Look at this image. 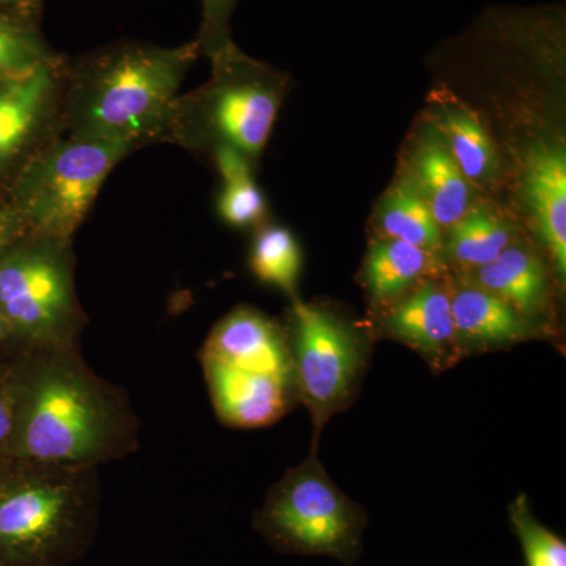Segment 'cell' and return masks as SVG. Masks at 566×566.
I'll use <instances>...</instances> for the list:
<instances>
[{"label":"cell","instance_id":"4","mask_svg":"<svg viewBox=\"0 0 566 566\" xmlns=\"http://www.w3.org/2000/svg\"><path fill=\"white\" fill-rule=\"evenodd\" d=\"M210 61V81L175 99L166 142L208 155L230 147L255 164L281 109L285 77L234 41Z\"/></svg>","mask_w":566,"mask_h":566},{"label":"cell","instance_id":"11","mask_svg":"<svg viewBox=\"0 0 566 566\" xmlns=\"http://www.w3.org/2000/svg\"><path fill=\"white\" fill-rule=\"evenodd\" d=\"M200 363L216 415L229 427H268L289 409L292 382L230 367L210 357L200 356Z\"/></svg>","mask_w":566,"mask_h":566},{"label":"cell","instance_id":"3","mask_svg":"<svg viewBox=\"0 0 566 566\" xmlns=\"http://www.w3.org/2000/svg\"><path fill=\"white\" fill-rule=\"evenodd\" d=\"M98 468L0 457V565L71 566L98 531Z\"/></svg>","mask_w":566,"mask_h":566},{"label":"cell","instance_id":"2","mask_svg":"<svg viewBox=\"0 0 566 566\" xmlns=\"http://www.w3.org/2000/svg\"><path fill=\"white\" fill-rule=\"evenodd\" d=\"M199 57L193 40L180 46L123 40L65 57L63 134L136 150L166 142L175 99Z\"/></svg>","mask_w":566,"mask_h":566},{"label":"cell","instance_id":"10","mask_svg":"<svg viewBox=\"0 0 566 566\" xmlns=\"http://www.w3.org/2000/svg\"><path fill=\"white\" fill-rule=\"evenodd\" d=\"M200 356L230 367L277 376L293 385L285 329L270 316L245 305L234 308L212 327Z\"/></svg>","mask_w":566,"mask_h":566},{"label":"cell","instance_id":"12","mask_svg":"<svg viewBox=\"0 0 566 566\" xmlns=\"http://www.w3.org/2000/svg\"><path fill=\"white\" fill-rule=\"evenodd\" d=\"M523 200L562 281L566 274V151L557 140L536 142L523 166Z\"/></svg>","mask_w":566,"mask_h":566},{"label":"cell","instance_id":"22","mask_svg":"<svg viewBox=\"0 0 566 566\" xmlns=\"http://www.w3.org/2000/svg\"><path fill=\"white\" fill-rule=\"evenodd\" d=\"M59 55L41 31L40 10L0 11V81Z\"/></svg>","mask_w":566,"mask_h":566},{"label":"cell","instance_id":"6","mask_svg":"<svg viewBox=\"0 0 566 566\" xmlns=\"http://www.w3.org/2000/svg\"><path fill=\"white\" fill-rule=\"evenodd\" d=\"M136 151L125 142L55 137L32 156L3 202L29 232L71 238L82 226L112 170Z\"/></svg>","mask_w":566,"mask_h":566},{"label":"cell","instance_id":"9","mask_svg":"<svg viewBox=\"0 0 566 566\" xmlns=\"http://www.w3.org/2000/svg\"><path fill=\"white\" fill-rule=\"evenodd\" d=\"M65 55L0 81V200L36 151L62 136Z\"/></svg>","mask_w":566,"mask_h":566},{"label":"cell","instance_id":"16","mask_svg":"<svg viewBox=\"0 0 566 566\" xmlns=\"http://www.w3.org/2000/svg\"><path fill=\"white\" fill-rule=\"evenodd\" d=\"M472 283L504 300L532 323L547 304V274L542 259L526 245L513 243L494 262L469 271Z\"/></svg>","mask_w":566,"mask_h":566},{"label":"cell","instance_id":"29","mask_svg":"<svg viewBox=\"0 0 566 566\" xmlns=\"http://www.w3.org/2000/svg\"><path fill=\"white\" fill-rule=\"evenodd\" d=\"M7 345H9V331H7L6 323H3V318L0 316V356L6 352Z\"/></svg>","mask_w":566,"mask_h":566},{"label":"cell","instance_id":"26","mask_svg":"<svg viewBox=\"0 0 566 566\" xmlns=\"http://www.w3.org/2000/svg\"><path fill=\"white\" fill-rule=\"evenodd\" d=\"M14 403L9 360L0 356V457L9 453L13 436Z\"/></svg>","mask_w":566,"mask_h":566},{"label":"cell","instance_id":"23","mask_svg":"<svg viewBox=\"0 0 566 566\" xmlns=\"http://www.w3.org/2000/svg\"><path fill=\"white\" fill-rule=\"evenodd\" d=\"M253 274L264 283L292 294L301 270V251L292 232L281 226H264L255 234L251 251Z\"/></svg>","mask_w":566,"mask_h":566},{"label":"cell","instance_id":"14","mask_svg":"<svg viewBox=\"0 0 566 566\" xmlns=\"http://www.w3.org/2000/svg\"><path fill=\"white\" fill-rule=\"evenodd\" d=\"M408 180L441 229H449L474 205V185L461 172L434 125L428 126L416 142Z\"/></svg>","mask_w":566,"mask_h":566},{"label":"cell","instance_id":"18","mask_svg":"<svg viewBox=\"0 0 566 566\" xmlns=\"http://www.w3.org/2000/svg\"><path fill=\"white\" fill-rule=\"evenodd\" d=\"M513 223L486 205L474 203L463 218L449 227L446 253L468 271L494 262L509 245L516 243Z\"/></svg>","mask_w":566,"mask_h":566},{"label":"cell","instance_id":"21","mask_svg":"<svg viewBox=\"0 0 566 566\" xmlns=\"http://www.w3.org/2000/svg\"><path fill=\"white\" fill-rule=\"evenodd\" d=\"M378 226L390 240L403 241L430 253L441 249V227L408 178L386 193L379 208Z\"/></svg>","mask_w":566,"mask_h":566},{"label":"cell","instance_id":"28","mask_svg":"<svg viewBox=\"0 0 566 566\" xmlns=\"http://www.w3.org/2000/svg\"><path fill=\"white\" fill-rule=\"evenodd\" d=\"M43 0H0V11L40 10Z\"/></svg>","mask_w":566,"mask_h":566},{"label":"cell","instance_id":"8","mask_svg":"<svg viewBox=\"0 0 566 566\" xmlns=\"http://www.w3.org/2000/svg\"><path fill=\"white\" fill-rule=\"evenodd\" d=\"M285 335L294 390L319 431L356 390L367 356L363 337L344 319L297 297Z\"/></svg>","mask_w":566,"mask_h":566},{"label":"cell","instance_id":"27","mask_svg":"<svg viewBox=\"0 0 566 566\" xmlns=\"http://www.w3.org/2000/svg\"><path fill=\"white\" fill-rule=\"evenodd\" d=\"M28 232L24 222L21 221L13 208L0 200V253Z\"/></svg>","mask_w":566,"mask_h":566},{"label":"cell","instance_id":"30","mask_svg":"<svg viewBox=\"0 0 566 566\" xmlns=\"http://www.w3.org/2000/svg\"><path fill=\"white\" fill-rule=\"evenodd\" d=\"M0 566H2V565H0Z\"/></svg>","mask_w":566,"mask_h":566},{"label":"cell","instance_id":"15","mask_svg":"<svg viewBox=\"0 0 566 566\" xmlns=\"http://www.w3.org/2000/svg\"><path fill=\"white\" fill-rule=\"evenodd\" d=\"M450 301L461 353L516 344L535 334L534 324L516 308L475 283H457Z\"/></svg>","mask_w":566,"mask_h":566},{"label":"cell","instance_id":"24","mask_svg":"<svg viewBox=\"0 0 566 566\" xmlns=\"http://www.w3.org/2000/svg\"><path fill=\"white\" fill-rule=\"evenodd\" d=\"M509 513L527 566H566L565 539L536 520L526 494L517 495L510 504Z\"/></svg>","mask_w":566,"mask_h":566},{"label":"cell","instance_id":"13","mask_svg":"<svg viewBox=\"0 0 566 566\" xmlns=\"http://www.w3.org/2000/svg\"><path fill=\"white\" fill-rule=\"evenodd\" d=\"M381 327L433 365L446 367L460 356L450 292L439 282H420L405 294L385 316Z\"/></svg>","mask_w":566,"mask_h":566},{"label":"cell","instance_id":"17","mask_svg":"<svg viewBox=\"0 0 566 566\" xmlns=\"http://www.w3.org/2000/svg\"><path fill=\"white\" fill-rule=\"evenodd\" d=\"M434 128L464 177L474 186L493 185L501 172L497 150L475 112L444 99L434 107Z\"/></svg>","mask_w":566,"mask_h":566},{"label":"cell","instance_id":"5","mask_svg":"<svg viewBox=\"0 0 566 566\" xmlns=\"http://www.w3.org/2000/svg\"><path fill=\"white\" fill-rule=\"evenodd\" d=\"M71 238L28 232L0 253V316L11 353L80 346L87 314L74 282Z\"/></svg>","mask_w":566,"mask_h":566},{"label":"cell","instance_id":"1","mask_svg":"<svg viewBox=\"0 0 566 566\" xmlns=\"http://www.w3.org/2000/svg\"><path fill=\"white\" fill-rule=\"evenodd\" d=\"M9 360L14 422L9 453L98 468L139 447L128 395L88 367L80 346L22 349Z\"/></svg>","mask_w":566,"mask_h":566},{"label":"cell","instance_id":"7","mask_svg":"<svg viewBox=\"0 0 566 566\" xmlns=\"http://www.w3.org/2000/svg\"><path fill=\"white\" fill-rule=\"evenodd\" d=\"M367 516L311 458L275 483L256 512L253 527L275 549L296 556H324L352 565L363 551Z\"/></svg>","mask_w":566,"mask_h":566},{"label":"cell","instance_id":"19","mask_svg":"<svg viewBox=\"0 0 566 566\" xmlns=\"http://www.w3.org/2000/svg\"><path fill=\"white\" fill-rule=\"evenodd\" d=\"M431 264V253L403 241H375L365 262V283L379 303L401 300L419 285Z\"/></svg>","mask_w":566,"mask_h":566},{"label":"cell","instance_id":"25","mask_svg":"<svg viewBox=\"0 0 566 566\" xmlns=\"http://www.w3.org/2000/svg\"><path fill=\"white\" fill-rule=\"evenodd\" d=\"M202 2V20L196 41L200 55L210 59L216 52L233 43L232 22L233 11L238 0H200Z\"/></svg>","mask_w":566,"mask_h":566},{"label":"cell","instance_id":"20","mask_svg":"<svg viewBox=\"0 0 566 566\" xmlns=\"http://www.w3.org/2000/svg\"><path fill=\"white\" fill-rule=\"evenodd\" d=\"M211 158L221 177L218 212L222 221L234 229L262 223L266 216V200L253 178V164L230 147L218 148L211 153Z\"/></svg>","mask_w":566,"mask_h":566}]
</instances>
